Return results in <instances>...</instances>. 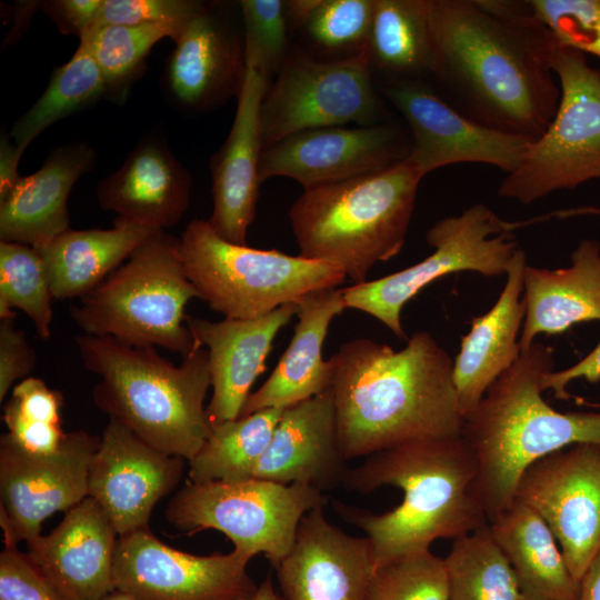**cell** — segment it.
<instances>
[{
  "label": "cell",
  "mask_w": 600,
  "mask_h": 600,
  "mask_svg": "<svg viewBox=\"0 0 600 600\" xmlns=\"http://www.w3.org/2000/svg\"><path fill=\"white\" fill-rule=\"evenodd\" d=\"M430 74L470 120L537 140L553 119L558 44L529 1L428 0Z\"/></svg>",
  "instance_id": "1"
},
{
  "label": "cell",
  "mask_w": 600,
  "mask_h": 600,
  "mask_svg": "<svg viewBox=\"0 0 600 600\" xmlns=\"http://www.w3.org/2000/svg\"><path fill=\"white\" fill-rule=\"evenodd\" d=\"M340 450L349 460L426 438L461 436L453 361L428 331L401 350L367 338L329 359Z\"/></svg>",
  "instance_id": "2"
},
{
  "label": "cell",
  "mask_w": 600,
  "mask_h": 600,
  "mask_svg": "<svg viewBox=\"0 0 600 600\" xmlns=\"http://www.w3.org/2000/svg\"><path fill=\"white\" fill-rule=\"evenodd\" d=\"M477 459L462 436L426 438L376 452L349 469L343 486L370 493L383 486L403 491L399 506L373 513L339 500L333 509L371 542L376 567L458 539L489 523L479 498Z\"/></svg>",
  "instance_id": "3"
},
{
  "label": "cell",
  "mask_w": 600,
  "mask_h": 600,
  "mask_svg": "<svg viewBox=\"0 0 600 600\" xmlns=\"http://www.w3.org/2000/svg\"><path fill=\"white\" fill-rule=\"evenodd\" d=\"M551 370L553 349L533 342L463 419L461 436L477 459L476 486L489 522L512 504L533 462L574 444H600V411L560 412L543 399L542 377Z\"/></svg>",
  "instance_id": "4"
},
{
  "label": "cell",
  "mask_w": 600,
  "mask_h": 600,
  "mask_svg": "<svg viewBox=\"0 0 600 600\" xmlns=\"http://www.w3.org/2000/svg\"><path fill=\"white\" fill-rule=\"evenodd\" d=\"M74 341L86 369L100 378L92 398L101 411L167 454L187 462L194 457L211 432L204 407L211 387L204 348L174 366L152 347L84 333Z\"/></svg>",
  "instance_id": "5"
},
{
  "label": "cell",
  "mask_w": 600,
  "mask_h": 600,
  "mask_svg": "<svg viewBox=\"0 0 600 600\" xmlns=\"http://www.w3.org/2000/svg\"><path fill=\"white\" fill-rule=\"evenodd\" d=\"M423 174L406 159L306 189L289 217L300 256L339 266L353 284L402 249Z\"/></svg>",
  "instance_id": "6"
},
{
  "label": "cell",
  "mask_w": 600,
  "mask_h": 600,
  "mask_svg": "<svg viewBox=\"0 0 600 600\" xmlns=\"http://www.w3.org/2000/svg\"><path fill=\"white\" fill-rule=\"evenodd\" d=\"M193 299L200 294L186 273L179 238L158 230L70 312L84 334L184 358L199 348L186 322Z\"/></svg>",
  "instance_id": "7"
},
{
  "label": "cell",
  "mask_w": 600,
  "mask_h": 600,
  "mask_svg": "<svg viewBox=\"0 0 600 600\" xmlns=\"http://www.w3.org/2000/svg\"><path fill=\"white\" fill-rule=\"evenodd\" d=\"M179 252L200 300L227 319L267 316L310 292L337 288L347 278L327 261L231 243L202 219L187 224Z\"/></svg>",
  "instance_id": "8"
},
{
  "label": "cell",
  "mask_w": 600,
  "mask_h": 600,
  "mask_svg": "<svg viewBox=\"0 0 600 600\" xmlns=\"http://www.w3.org/2000/svg\"><path fill=\"white\" fill-rule=\"evenodd\" d=\"M327 503L322 491L303 483L188 480L169 501L166 518L188 534L217 530L233 550L250 559L262 553L276 570L291 551L302 517Z\"/></svg>",
  "instance_id": "9"
},
{
  "label": "cell",
  "mask_w": 600,
  "mask_h": 600,
  "mask_svg": "<svg viewBox=\"0 0 600 600\" xmlns=\"http://www.w3.org/2000/svg\"><path fill=\"white\" fill-rule=\"evenodd\" d=\"M551 68L561 93L556 114L498 188V196L522 204L600 179V69L559 42Z\"/></svg>",
  "instance_id": "10"
},
{
  "label": "cell",
  "mask_w": 600,
  "mask_h": 600,
  "mask_svg": "<svg viewBox=\"0 0 600 600\" xmlns=\"http://www.w3.org/2000/svg\"><path fill=\"white\" fill-rule=\"evenodd\" d=\"M536 221L509 222L488 206L476 203L458 216L437 221L427 231L426 240L434 250L422 261L383 278L344 288L346 306L370 314L397 338L408 340L401 323V310L408 301L450 273L506 274L519 249L512 231Z\"/></svg>",
  "instance_id": "11"
},
{
  "label": "cell",
  "mask_w": 600,
  "mask_h": 600,
  "mask_svg": "<svg viewBox=\"0 0 600 600\" xmlns=\"http://www.w3.org/2000/svg\"><path fill=\"white\" fill-rule=\"evenodd\" d=\"M372 67L367 47L332 61L287 54L261 103L263 148L304 130L376 124L381 106Z\"/></svg>",
  "instance_id": "12"
},
{
  "label": "cell",
  "mask_w": 600,
  "mask_h": 600,
  "mask_svg": "<svg viewBox=\"0 0 600 600\" xmlns=\"http://www.w3.org/2000/svg\"><path fill=\"white\" fill-rule=\"evenodd\" d=\"M100 437L67 432L49 454L28 452L7 433L0 438V527L4 546H18L41 532L42 522L88 497L91 460Z\"/></svg>",
  "instance_id": "13"
},
{
  "label": "cell",
  "mask_w": 600,
  "mask_h": 600,
  "mask_svg": "<svg viewBox=\"0 0 600 600\" xmlns=\"http://www.w3.org/2000/svg\"><path fill=\"white\" fill-rule=\"evenodd\" d=\"M250 560L236 550L190 554L146 528L118 538L113 583L143 600H252L259 584L247 571Z\"/></svg>",
  "instance_id": "14"
},
{
  "label": "cell",
  "mask_w": 600,
  "mask_h": 600,
  "mask_svg": "<svg viewBox=\"0 0 600 600\" xmlns=\"http://www.w3.org/2000/svg\"><path fill=\"white\" fill-rule=\"evenodd\" d=\"M514 501L544 520L579 581L600 546V444H574L533 462Z\"/></svg>",
  "instance_id": "15"
},
{
  "label": "cell",
  "mask_w": 600,
  "mask_h": 600,
  "mask_svg": "<svg viewBox=\"0 0 600 600\" xmlns=\"http://www.w3.org/2000/svg\"><path fill=\"white\" fill-rule=\"evenodd\" d=\"M384 93L410 128L406 160L423 177L466 162L493 166L508 174L517 169L532 141L470 120L419 79H394Z\"/></svg>",
  "instance_id": "16"
},
{
  "label": "cell",
  "mask_w": 600,
  "mask_h": 600,
  "mask_svg": "<svg viewBox=\"0 0 600 600\" xmlns=\"http://www.w3.org/2000/svg\"><path fill=\"white\" fill-rule=\"evenodd\" d=\"M409 150L410 142L387 123L310 129L263 148L259 180L287 177L306 190L382 170Z\"/></svg>",
  "instance_id": "17"
},
{
  "label": "cell",
  "mask_w": 600,
  "mask_h": 600,
  "mask_svg": "<svg viewBox=\"0 0 600 600\" xmlns=\"http://www.w3.org/2000/svg\"><path fill=\"white\" fill-rule=\"evenodd\" d=\"M186 461L109 418L90 463L88 497L101 506L119 537L149 528L156 504L180 483Z\"/></svg>",
  "instance_id": "18"
},
{
  "label": "cell",
  "mask_w": 600,
  "mask_h": 600,
  "mask_svg": "<svg viewBox=\"0 0 600 600\" xmlns=\"http://www.w3.org/2000/svg\"><path fill=\"white\" fill-rule=\"evenodd\" d=\"M324 507L307 512L289 554L276 569L281 600H367L376 572L369 539L332 524Z\"/></svg>",
  "instance_id": "19"
},
{
  "label": "cell",
  "mask_w": 600,
  "mask_h": 600,
  "mask_svg": "<svg viewBox=\"0 0 600 600\" xmlns=\"http://www.w3.org/2000/svg\"><path fill=\"white\" fill-rule=\"evenodd\" d=\"M117 536L101 506L87 497L49 534L28 540L26 553L59 600H102L116 590Z\"/></svg>",
  "instance_id": "20"
},
{
  "label": "cell",
  "mask_w": 600,
  "mask_h": 600,
  "mask_svg": "<svg viewBox=\"0 0 600 600\" xmlns=\"http://www.w3.org/2000/svg\"><path fill=\"white\" fill-rule=\"evenodd\" d=\"M268 84L267 78L246 62L232 127L210 159L213 210L208 222L220 238L240 246L247 244L256 217L263 150L261 103Z\"/></svg>",
  "instance_id": "21"
},
{
  "label": "cell",
  "mask_w": 600,
  "mask_h": 600,
  "mask_svg": "<svg viewBox=\"0 0 600 600\" xmlns=\"http://www.w3.org/2000/svg\"><path fill=\"white\" fill-rule=\"evenodd\" d=\"M298 313L287 303L256 319L209 321L187 314L186 322L197 344L208 351L212 397L206 408L211 429L238 419L278 332Z\"/></svg>",
  "instance_id": "22"
},
{
  "label": "cell",
  "mask_w": 600,
  "mask_h": 600,
  "mask_svg": "<svg viewBox=\"0 0 600 600\" xmlns=\"http://www.w3.org/2000/svg\"><path fill=\"white\" fill-rule=\"evenodd\" d=\"M347 461L338 442L330 387L284 408L253 478L303 483L323 491L343 483Z\"/></svg>",
  "instance_id": "23"
},
{
  "label": "cell",
  "mask_w": 600,
  "mask_h": 600,
  "mask_svg": "<svg viewBox=\"0 0 600 600\" xmlns=\"http://www.w3.org/2000/svg\"><path fill=\"white\" fill-rule=\"evenodd\" d=\"M174 43L164 81L178 104L202 111L238 96L246 70L244 42L209 6Z\"/></svg>",
  "instance_id": "24"
},
{
  "label": "cell",
  "mask_w": 600,
  "mask_h": 600,
  "mask_svg": "<svg viewBox=\"0 0 600 600\" xmlns=\"http://www.w3.org/2000/svg\"><path fill=\"white\" fill-rule=\"evenodd\" d=\"M191 187L190 173L168 146L150 138L100 181L97 197L100 207L116 212L117 219L166 230L187 211Z\"/></svg>",
  "instance_id": "25"
},
{
  "label": "cell",
  "mask_w": 600,
  "mask_h": 600,
  "mask_svg": "<svg viewBox=\"0 0 600 600\" xmlns=\"http://www.w3.org/2000/svg\"><path fill=\"white\" fill-rule=\"evenodd\" d=\"M526 267V253L519 248L498 300L488 312L471 320L469 332L461 338L452 376L463 419L521 354L517 338L526 316V302L521 298Z\"/></svg>",
  "instance_id": "26"
},
{
  "label": "cell",
  "mask_w": 600,
  "mask_h": 600,
  "mask_svg": "<svg viewBox=\"0 0 600 600\" xmlns=\"http://www.w3.org/2000/svg\"><path fill=\"white\" fill-rule=\"evenodd\" d=\"M96 160L94 149L84 142L53 150L39 170L22 177L0 200V240L39 249L69 230V194Z\"/></svg>",
  "instance_id": "27"
},
{
  "label": "cell",
  "mask_w": 600,
  "mask_h": 600,
  "mask_svg": "<svg viewBox=\"0 0 600 600\" xmlns=\"http://www.w3.org/2000/svg\"><path fill=\"white\" fill-rule=\"evenodd\" d=\"M293 337L272 373L251 392L239 418L269 408H287L310 399L332 382V364L322 358L331 321L347 309L343 289L310 292L298 302Z\"/></svg>",
  "instance_id": "28"
},
{
  "label": "cell",
  "mask_w": 600,
  "mask_h": 600,
  "mask_svg": "<svg viewBox=\"0 0 600 600\" xmlns=\"http://www.w3.org/2000/svg\"><path fill=\"white\" fill-rule=\"evenodd\" d=\"M526 316L519 338L521 352L538 334H560L587 321H600V242L581 240L568 268L527 266L523 273Z\"/></svg>",
  "instance_id": "29"
},
{
  "label": "cell",
  "mask_w": 600,
  "mask_h": 600,
  "mask_svg": "<svg viewBox=\"0 0 600 600\" xmlns=\"http://www.w3.org/2000/svg\"><path fill=\"white\" fill-rule=\"evenodd\" d=\"M157 229L114 220L110 229H69L37 249L54 299L81 298L117 270Z\"/></svg>",
  "instance_id": "30"
},
{
  "label": "cell",
  "mask_w": 600,
  "mask_h": 600,
  "mask_svg": "<svg viewBox=\"0 0 600 600\" xmlns=\"http://www.w3.org/2000/svg\"><path fill=\"white\" fill-rule=\"evenodd\" d=\"M491 536L509 561L526 600H578L579 581L544 520L513 501L489 522Z\"/></svg>",
  "instance_id": "31"
},
{
  "label": "cell",
  "mask_w": 600,
  "mask_h": 600,
  "mask_svg": "<svg viewBox=\"0 0 600 600\" xmlns=\"http://www.w3.org/2000/svg\"><path fill=\"white\" fill-rule=\"evenodd\" d=\"M367 49L373 67L396 79L430 73L432 43L428 0H376Z\"/></svg>",
  "instance_id": "32"
},
{
  "label": "cell",
  "mask_w": 600,
  "mask_h": 600,
  "mask_svg": "<svg viewBox=\"0 0 600 600\" xmlns=\"http://www.w3.org/2000/svg\"><path fill=\"white\" fill-rule=\"evenodd\" d=\"M283 410L263 409L213 427L202 447L188 461L189 480L203 483L253 479Z\"/></svg>",
  "instance_id": "33"
},
{
  "label": "cell",
  "mask_w": 600,
  "mask_h": 600,
  "mask_svg": "<svg viewBox=\"0 0 600 600\" xmlns=\"http://www.w3.org/2000/svg\"><path fill=\"white\" fill-rule=\"evenodd\" d=\"M109 94L106 80L86 43L56 69L34 104L13 124L20 153L48 127Z\"/></svg>",
  "instance_id": "34"
},
{
  "label": "cell",
  "mask_w": 600,
  "mask_h": 600,
  "mask_svg": "<svg viewBox=\"0 0 600 600\" xmlns=\"http://www.w3.org/2000/svg\"><path fill=\"white\" fill-rule=\"evenodd\" d=\"M444 563L448 600H526L489 523L453 540Z\"/></svg>",
  "instance_id": "35"
},
{
  "label": "cell",
  "mask_w": 600,
  "mask_h": 600,
  "mask_svg": "<svg viewBox=\"0 0 600 600\" xmlns=\"http://www.w3.org/2000/svg\"><path fill=\"white\" fill-rule=\"evenodd\" d=\"M53 294L39 251L18 242L0 241V319L23 311L43 340L51 337Z\"/></svg>",
  "instance_id": "36"
},
{
  "label": "cell",
  "mask_w": 600,
  "mask_h": 600,
  "mask_svg": "<svg viewBox=\"0 0 600 600\" xmlns=\"http://www.w3.org/2000/svg\"><path fill=\"white\" fill-rule=\"evenodd\" d=\"M63 396L36 377L17 383L4 403L7 436L21 449L38 454L56 452L66 432L61 427Z\"/></svg>",
  "instance_id": "37"
},
{
  "label": "cell",
  "mask_w": 600,
  "mask_h": 600,
  "mask_svg": "<svg viewBox=\"0 0 600 600\" xmlns=\"http://www.w3.org/2000/svg\"><path fill=\"white\" fill-rule=\"evenodd\" d=\"M166 37L173 39L162 26L101 24L93 26L80 41L101 70L109 94L121 98L140 74L152 47Z\"/></svg>",
  "instance_id": "38"
},
{
  "label": "cell",
  "mask_w": 600,
  "mask_h": 600,
  "mask_svg": "<svg viewBox=\"0 0 600 600\" xmlns=\"http://www.w3.org/2000/svg\"><path fill=\"white\" fill-rule=\"evenodd\" d=\"M288 20L329 50L360 51L367 46L376 0L284 1Z\"/></svg>",
  "instance_id": "39"
},
{
  "label": "cell",
  "mask_w": 600,
  "mask_h": 600,
  "mask_svg": "<svg viewBox=\"0 0 600 600\" xmlns=\"http://www.w3.org/2000/svg\"><path fill=\"white\" fill-rule=\"evenodd\" d=\"M444 559L430 550L400 557L376 569L367 600H448Z\"/></svg>",
  "instance_id": "40"
},
{
  "label": "cell",
  "mask_w": 600,
  "mask_h": 600,
  "mask_svg": "<svg viewBox=\"0 0 600 600\" xmlns=\"http://www.w3.org/2000/svg\"><path fill=\"white\" fill-rule=\"evenodd\" d=\"M244 24V59L269 81L287 57L288 17L284 1L242 0L239 2Z\"/></svg>",
  "instance_id": "41"
},
{
  "label": "cell",
  "mask_w": 600,
  "mask_h": 600,
  "mask_svg": "<svg viewBox=\"0 0 600 600\" xmlns=\"http://www.w3.org/2000/svg\"><path fill=\"white\" fill-rule=\"evenodd\" d=\"M529 2L559 43L600 58V0Z\"/></svg>",
  "instance_id": "42"
},
{
  "label": "cell",
  "mask_w": 600,
  "mask_h": 600,
  "mask_svg": "<svg viewBox=\"0 0 600 600\" xmlns=\"http://www.w3.org/2000/svg\"><path fill=\"white\" fill-rule=\"evenodd\" d=\"M207 7L196 0H103L94 26H162L172 32L176 41Z\"/></svg>",
  "instance_id": "43"
},
{
  "label": "cell",
  "mask_w": 600,
  "mask_h": 600,
  "mask_svg": "<svg viewBox=\"0 0 600 600\" xmlns=\"http://www.w3.org/2000/svg\"><path fill=\"white\" fill-rule=\"evenodd\" d=\"M0 600H59L27 553L4 546L0 553Z\"/></svg>",
  "instance_id": "44"
},
{
  "label": "cell",
  "mask_w": 600,
  "mask_h": 600,
  "mask_svg": "<svg viewBox=\"0 0 600 600\" xmlns=\"http://www.w3.org/2000/svg\"><path fill=\"white\" fill-rule=\"evenodd\" d=\"M16 318L0 319V401L17 383L31 377L37 357Z\"/></svg>",
  "instance_id": "45"
},
{
  "label": "cell",
  "mask_w": 600,
  "mask_h": 600,
  "mask_svg": "<svg viewBox=\"0 0 600 600\" xmlns=\"http://www.w3.org/2000/svg\"><path fill=\"white\" fill-rule=\"evenodd\" d=\"M103 0H49L40 7L60 32L79 39L97 22Z\"/></svg>",
  "instance_id": "46"
},
{
  "label": "cell",
  "mask_w": 600,
  "mask_h": 600,
  "mask_svg": "<svg viewBox=\"0 0 600 600\" xmlns=\"http://www.w3.org/2000/svg\"><path fill=\"white\" fill-rule=\"evenodd\" d=\"M577 379H584L590 383L600 381V340L596 347L573 366L562 370H551L543 374L541 386L543 391L551 390L554 398L568 400L570 394L567 387Z\"/></svg>",
  "instance_id": "47"
},
{
  "label": "cell",
  "mask_w": 600,
  "mask_h": 600,
  "mask_svg": "<svg viewBox=\"0 0 600 600\" xmlns=\"http://www.w3.org/2000/svg\"><path fill=\"white\" fill-rule=\"evenodd\" d=\"M22 153L7 136L1 137L0 142V200L3 199L20 181L22 176L18 173V166Z\"/></svg>",
  "instance_id": "48"
},
{
  "label": "cell",
  "mask_w": 600,
  "mask_h": 600,
  "mask_svg": "<svg viewBox=\"0 0 600 600\" xmlns=\"http://www.w3.org/2000/svg\"><path fill=\"white\" fill-rule=\"evenodd\" d=\"M578 600H600V546L579 580Z\"/></svg>",
  "instance_id": "49"
},
{
  "label": "cell",
  "mask_w": 600,
  "mask_h": 600,
  "mask_svg": "<svg viewBox=\"0 0 600 600\" xmlns=\"http://www.w3.org/2000/svg\"><path fill=\"white\" fill-rule=\"evenodd\" d=\"M252 600H281L269 576L259 584Z\"/></svg>",
  "instance_id": "50"
},
{
  "label": "cell",
  "mask_w": 600,
  "mask_h": 600,
  "mask_svg": "<svg viewBox=\"0 0 600 600\" xmlns=\"http://www.w3.org/2000/svg\"><path fill=\"white\" fill-rule=\"evenodd\" d=\"M102 600H143V599L137 598L129 593L114 590L111 593H109L107 597H104Z\"/></svg>",
  "instance_id": "51"
}]
</instances>
